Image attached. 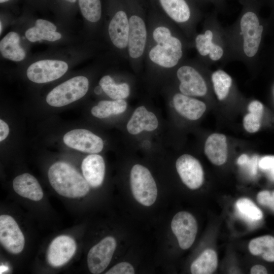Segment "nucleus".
<instances>
[{
	"label": "nucleus",
	"instance_id": "obj_7",
	"mask_svg": "<svg viewBox=\"0 0 274 274\" xmlns=\"http://www.w3.org/2000/svg\"><path fill=\"white\" fill-rule=\"evenodd\" d=\"M116 247L115 239L109 236L103 238L90 249L87 255V265L92 273H100L107 267Z\"/></svg>",
	"mask_w": 274,
	"mask_h": 274
},
{
	"label": "nucleus",
	"instance_id": "obj_38",
	"mask_svg": "<svg viewBox=\"0 0 274 274\" xmlns=\"http://www.w3.org/2000/svg\"><path fill=\"white\" fill-rule=\"evenodd\" d=\"M250 273L252 274H266L267 273V271L265 267L258 264L253 266L251 268Z\"/></svg>",
	"mask_w": 274,
	"mask_h": 274
},
{
	"label": "nucleus",
	"instance_id": "obj_35",
	"mask_svg": "<svg viewBox=\"0 0 274 274\" xmlns=\"http://www.w3.org/2000/svg\"><path fill=\"white\" fill-rule=\"evenodd\" d=\"M106 274H133L134 269L128 262H123L118 263L110 269Z\"/></svg>",
	"mask_w": 274,
	"mask_h": 274
},
{
	"label": "nucleus",
	"instance_id": "obj_11",
	"mask_svg": "<svg viewBox=\"0 0 274 274\" xmlns=\"http://www.w3.org/2000/svg\"><path fill=\"white\" fill-rule=\"evenodd\" d=\"M241 28L244 37V51L248 57L257 52L261 40L263 26L259 24L256 15L251 12L245 13L241 20Z\"/></svg>",
	"mask_w": 274,
	"mask_h": 274
},
{
	"label": "nucleus",
	"instance_id": "obj_31",
	"mask_svg": "<svg viewBox=\"0 0 274 274\" xmlns=\"http://www.w3.org/2000/svg\"><path fill=\"white\" fill-rule=\"evenodd\" d=\"M215 92L218 99L224 100L228 95L232 84L231 77L222 70H218L212 75Z\"/></svg>",
	"mask_w": 274,
	"mask_h": 274
},
{
	"label": "nucleus",
	"instance_id": "obj_40",
	"mask_svg": "<svg viewBox=\"0 0 274 274\" xmlns=\"http://www.w3.org/2000/svg\"><path fill=\"white\" fill-rule=\"evenodd\" d=\"M101 90H102V88H101L100 86V87L97 86L94 89V92L96 94H99L101 92Z\"/></svg>",
	"mask_w": 274,
	"mask_h": 274
},
{
	"label": "nucleus",
	"instance_id": "obj_33",
	"mask_svg": "<svg viewBox=\"0 0 274 274\" xmlns=\"http://www.w3.org/2000/svg\"><path fill=\"white\" fill-rule=\"evenodd\" d=\"M259 166L264 170L268 177L274 181V156H266L259 161Z\"/></svg>",
	"mask_w": 274,
	"mask_h": 274
},
{
	"label": "nucleus",
	"instance_id": "obj_12",
	"mask_svg": "<svg viewBox=\"0 0 274 274\" xmlns=\"http://www.w3.org/2000/svg\"><path fill=\"white\" fill-rule=\"evenodd\" d=\"M76 244L71 237L62 235L55 238L47 252V260L52 267H60L66 264L76 251Z\"/></svg>",
	"mask_w": 274,
	"mask_h": 274
},
{
	"label": "nucleus",
	"instance_id": "obj_8",
	"mask_svg": "<svg viewBox=\"0 0 274 274\" xmlns=\"http://www.w3.org/2000/svg\"><path fill=\"white\" fill-rule=\"evenodd\" d=\"M63 141L68 147L90 154H96L104 148L102 140L88 130L76 129L66 132Z\"/></svg>",
	"mask_w": 274,
	"mask_h": 274
},
{
	"label": "nucleus",
	"instance_id": "obj_29",
	"mask_svg": "<svg viewBox=\"0 0 274 274\" xmlns=\"http://www.w3.org/2000/svg\"><path fill=\"white\" fill-rule=\"evenodd\" d=\"M235 207L238 216L248 223L254 224L263 217L260 209L249 198H242L238 199Z\"/></svg>",
	"mask_w": 274,
	"mask_h": 274
},
{
	"label": "nucleus",
	"instance_id": "obj_6",
	"mask_svg": "<svg viewBox=\"0 0 274 274\" xmlns=\"http://www.w3.org/2000/svg\"><path fill=\"white\" fill-rule=\"evenodd\" d=\"M0 242L9 252L17 254L21 252L25 245V238L15 219L10 215L0 216Z\"/></svg>",
	"mask_w": 274,
	"mask_h": 274
},
{
	"label": "nucleus",
	"instance_id": "obj_30",
	"mask_svg": "<svg viewBox=\"0 0 274 274\" xmlns=\"http://www.w3.org/2000/svg\"><path fill=\"white\" fill-rule=\"evenodd\" d=\"M99 84L105 93L114 100L124 99L130 93L129 86L127 83L116 84L109 75L102 77Z\"/></svg>",
	"mask_w": 274,
	"mask_h": 274
},
{
	"label": "nucleus",
	"instance_id": "obj_43",
	"mask_svg": "<svg viewBox=\"0 0 274 274\" xmlns=\"http://www.w3.org/2000/svg\"><path fill=\"white\" fill-rule=\"evenodd\" d=\"M10 0H0V3H5V2H8Z\"/></svg>",
	"mask_w": 274,
	"mask_h": 274
},
{
	"label": "nucleus",
	"instance_id": "obj_25",
	"mask_svg": "<svg viewBox=\"0 0 274 274\" xmlns=\"http://www.w3.org/2000/svg\"><path fill=\"white\" fill-rule=\"evenodd\" d=\"M212 32L207 30L204 34L196 37V47L200 54L202 56L209 54L211 59L216 61L222 57L223 51L221 47L212 43Z\"/></svg>",
	"mask_w": 274,
	"mask_h": 274
},
{
	"label": "nucleus",
	"instance_id": "obj_4",
	"mask_svg": "<svg viewBox=\"0 0 274 274\" xmlns=\"http://www.w3.org/2000/svg\"><path fill=\"white\" fill-rule=\"evenodd\" d=\"M68 65L63 61L41 60L32 63L26 75L31 81L36 83L49 82L62 77L67 71Z\"/></svg>",
	"mask_w": 274,
	"mask_h": 274
},
{
	"label": "nucleus",
	"instance_id": "obj_10",
	"mask_svg": "<svg viewBox=\"0 0 274 274\" xmlns=\"http://www.w3.org/2000/svg\"><path fill=\"white\" fill-rule=\"evenodd\" d=\"M177 171L183 183L189 188L195 190L203 184L204 174L200 162L191 155L180 156L176 162Z\"/></svg>",
	"mask_w": 274,
	"mask_h": 274
},
{
	"label": "nucleus",
	"instance_id": "obj_37",
	"mask_svg": "<svg viewBox=\"0 0 274 274\" xmlns=\"http://www.w3.org/2000/svg\"><path fill=\"white\" fill-rule=\"evenodd\" d=\"M9 128L8 124L3 120H0V141L4 140L8 135Z\"/></svg>",
	"mask_w": 274,
	"mask_h": 274
},
{
	"label": "nucleus",
	"instance_id": "obj_16",
	"mask_svg": "<svg viewBox=\"0 0 274 274\" xmlns=\"http://www.w3.org/2000/svg\"><path fill=\"white\" fill-rule=\"evenodd\" d=\"M173 102L176 111L190 120L199 119L206 110V105L203 102L182 93H176Z\"/></svg>",
	"mask_w": 274,
	"mask_h": 274
},
{
	"label": "nucleus",
	"instance_id": "obj_39",
	"mask_svg": "<svg viewBox=\"0 0 274 274\" xmlns=\"http://www.w3.org/2000/svg\"><path fill=\"white\" fill-rule=\"evenodd\" d=\"M249 160V158L248 156L246 154H243L238 158L237 163L241 165H245L248 162Z\"/></svg>",
	"mask_w": 274,
	"mask_h": 274
},
{
	"label": "nucleus",
	"instance_id": "obj_24",
	"mask_svg": "<svg viewBox=\"0 0 274 274\" xmlns=\"http://www.w3.org/2000/svg\"><path fill=\"white\" fill-rule=\"evenodd\" d=\"M218 258L216 252L212 249L204 250L191 264V272L193 274H211L216 269Z\"/></svg>",
	"mask_w": 274,
	"mask_h": 274
},
{
	"label": "nucleus",
	"instance_id": "obj_32",
	"mask_svg": "<svg viewBox=\"0 0 274 274\" xmlns=\"http://www.w3.org/2000/svg\"><path fill=\"white\" fill-rule=\"evenodd\" d=\"M79 5L83 16L91 22L98 21L101 14L100 0H79Z\"/></svg>",
	"mask_w": 274,
	"mask_h": 274
},
{
	"label": "nucleus",
	"instance_id": "obj_2",
	"mask_svg": "<svg viewBox=\"0 0 274 274\" xmlns=\"http://www.w3.org/2000/svg\"><path fill=\"white\" fill-rule=\"evenodd\" d=\"M130 184L132 193L137 201L143 206H152L157 196L155 181L149 170L141 164H135L131 169Z\"/></svg>",
	"mask_w": 274,
	"mask_h": 274
},
{
	"label": "nucleus",
	"instance_id": "obj_13",
	"mask_svg": "<svg viewBox=\"0 0 274 274\" xmlns=\"http://www.w3.org/2000/svg\"><path fill=\"white\" fill-rule=\"evenodd\" d=\"M180 81L179 89L181 93L188 96H202L207 92L205 81L200 74L191 66L185 65L177 71Z\"/></svg>",
	"mask_w": 274,
	"mask_h": 274
},
{
	"label": "nucleus",
	"instance_id": "obj_15",
	"mask_svg": "<svg viewBox=\"0 0 274 274\" xmlns=\"http://www.w3.org/2000/svg\"><path fill=\"white\" fill-rule=\"evenodd\" d=\"M158 126L156 115L148 111L144 106L134 110L126 125L127 131L131 134L136 135L143 131H153Z\"/></svg>",
	"mask_w": 274,
	"mask_h": 274
},
{
	"label": "nucleus",
	"instance_id": "obj_18",
	"mask_svg": "<svg viewBox=\"0 0 274 274\" xmlns=\"http://www.w3.org/2000/svg\"><path fill=\"white\" fill-rule=\"evenodd\" d=\"M129 23L125 12L118 11L111 19L108 28L110 39L114 45L124 49L128 45Z\"/></svg>",
	"mask_w": 274,
	"mask_h": 274
},
{
	"label": "nucleus",
	"instance_id": "obj_44",
	"mask_svg": "<svg viewBox=\"0 0 274 274\" xmlns=\"http://www.w3.org/2000/svg\"><path fill=\"white\" fill-rule=\"evenodd\" d=\"M0 32L1 33H2V22L1 21V23H0Z\"/></svg>",
	"mask_w": 274,
	"mask_h": 274
},
{
	"label": "nucleus",
	"instance_id": "obj_20",
	"mask_svg": "<svg viewBox=\"0 0 274 274\" xmlns=\"http://www.w3.org/2000/svg\"><path fill=\"white\" fill-rule=\"evenodd\" d=\"M14 191L20 196L34 201L43 197V190L35 177L28 173L16 177L13 180Z\"/></svg>",
	"mask_w": 274,
	"mask_h": 274
},
{
	"label": "nucleus",
	"instance_id": "obj_26",
	"mask_svg": "<svg viewBox=\"0 0 274 274\" xmlns=\"http://www.w3.org/2000/svg\"><path fill=\"white\" fill-rule=\"evenodd\" d=\"M166 13L177 22H184L190 18L189 8L185 0H159Z\"/></svg>",
	"mask_w": 274,
	"mask_h": 274
},
{
	"label": "nucleus",
	"instance_id": "obj_34",
	"mask_svg": "<svg viewBox=\"0 0 274 274\" xmlns=\"http://www.w3.org/2000/svg\"><path fill=\"white\" fill-rule=\"evenodd\" d=\"M257 199L260 204L267 206L274 211V191L272 192L267 190L260 191L257 194Z\"/></svg>",
	"mask_w": 274,
	"mask_h": 274
},
{
	"label": "nucleus",
	"instance_id": "obj_5",
	"mask_svg": "<svg viewBox=\"0 0 274 274\" xmlns=\"http://www.w3.org/2000/svg\"><path fill=\"white\" fill-rule=\"evenodd\" d=\"M182 55V44L177 38L171 36L157 44L149 52V58L155 63L164 67L175 66Z\"/></svg>",
	"mask_w": 274,
	"mask_h": 274
},
{
	"label": "nucleus",
	"instance_id": "obj_3",
	"mask_svg": "<svg viewBox=\"0 0 274 274\" xmlns=\"http://www.w3.org/2000/svg\"><path fill=\"white\" fill-rule=\"evenodd\" d=\"M88 87L89 81L86 77H73L53 88L47 95L46 101L52 107L64 106L83 97Z\"/></svg>",
	"mask_w": 274,
	"mask_h": 274
},
{
	"label": "nucleus",
	"instance_id": "obj_21",
	"mask_svg": "<svg viewBox=\"0 0 274 274\" xmlns=\"http://www.w3.org/2000/svg\"><path fill=\"white\" fill-rule=\"evenodd\" d=\"M56 30V27L53 23L39 19L36 20L34 26L26 30L25 36L31 42L42 40L54 42L61 38V35Z\"/></svg>",
	"mask_w": 274,
	"mask_h": 274
},
{
	"label": "nucleus",
	"instance_id": "obj_19",
	"mask_svg": "<svg viewBox=\"0 0 274 274\" xmlns=\"http://www.w3.org/2000/svg\"><path fill=\"white\" fill-rule=\"evenodd\" d=\"M204 151L206 155L213 164L216 165L224 164L228 156L226 136L222 133L211 134L206 141Z\"/></svg>",
	"mask_w": 274,
	"mask_h": 274
},
{
	"label": "nucleus",
	"instance_id": "obj_17",
	"mask_svg": "<svg viewBox=\"0 0 274 274\" xmlns=\"http://www.w3.org/2000/svg\"><path fill=\"white\" fill-rule=\"evenodd\" d=\"M81 168L84 178L93 188L100 186L103 182L105 173V161L101 156L91 154L83 160Z\"/></svg>",
	"mask_w": 274,
	"mask_h": 274
},
{
	"label": "nucleus",
	"instance_id": "obj_23",
	"mask_svg": "<svg viewBox=\"0 0 274 274\" xmlns=\"http://www.w3.org/2000/svg\"><path fill=\"white\" fill-rule=\"evenodd\" d=\"M249 249L253 255L261 256L264 260L274 262V237L264 235L252 239Z\"/></svg>",
	"mask_w": 274,
	"mask_h": 274
},
{
	"label": "nucleus",
	"instance_id": "obj_27",
	"mask_svg": "<svg viewBox=\"0 0 274 274\" xmlns=\"http://www.w3.org/2000/svg\"><path fill=\"white\" fill-rule=\"evenodd\" d=\"M127 107V104L124 99L101 100L91 109V112L94 117L102 119L112 115L122 114L126 111Z\"/></svg>",
	"mask_w": 274,
	"mask_h": 274
},
{
	"label": "nucleus",
	"instance_id": "obj_1",
	"mask_svg": "<svg viewBox=\"0 0 274 274\" xmlns=\"http://www.w3.org/2000/svg\"><path fill=\"white\" fill-rule=\"evenodd\" d=\"M49 182L56 192L68 198L85 196L89 191V185L72 165L62 161L56 162L48 172Z\"/></svg>",
	"mask_w": 274,
	"mask_h": 274
},
{
	"label": "nucleus",
	"instance_id": "obj_41",
	"mask_svg": "<svg viewBox=\"0 0 274 274\" xmlns=\"http://www.w3.org/2000/svg\"><path fill=\"white\" fill-rule=\"evenodd\" d=\"M1 266L2 267H1V273H2V272H4V271H6V269H7V268H7L6 266Z\"/></svg>",
	"mask_w": 274,
	"mask_h": 274
},
{
	"label": "nucleus",
	"instance_id": "obj_9",
	"mask_svg": "<svg viewBox=\"0 0 274 274\" xmlns=\"http://www.w3.org/2000/svg\"><path fill=\"white\" fill-rule=\"evenodd\" d=\"M171 228L181 249L186 250L192 246L197 232V222L193 215L185 211L178 212L173 218Z\"/></svg>",
	"mask_w": 274,
	"mask_h": 274
},
{
	"label": "nucleus",
	"instance_id": "obj_14",
	"mask_svg": "<svg viewBox=\"0 0 274 274\" xmlns=\"http://www.w3.org/2000/svg\"><path fill=\"white\" fill-rule=\"evenodd\" d=\"M128 53L132 58L142 55L146 46L147 30L144 20L137 15L131 16L129 19Z\"/></svg>",
	"mask_w": 274,
	"mask_h": 274
},
{
	"label": "nucleus",
	"instance_id": "obj_22",
	"mask_svg": "<svg viewBox=\"0 0 274 274\" xmlns=\"http://www.w3.org/2000/svg\"><path fill=\"white\" fill-rule=\"evenodd\" d=\"M0 51L4 58L15 61L23 60L26 55L24 50L20 46L19 35L14 31L9 32L1 40Z\"/></svg>",
	"mask_w": 274,
	"mask_h": 274
},
{
	"label": "nucleus",
	"instance_id": "obj_42",
	"mask_svg": "<svg viewBox=\"0 0 274 274\" xmlns=\"http://www.w3.org/2000/svg\"><path fill=\"white\" fill-rule=\"evenodd\" d=\"M65 1L70 3H75L76 2L77 0H65Z\"/></svg>",
	"mask_w": 274,
	"mask_h": 274
},
{
	"label": "nucleus",
	"instance_id": "obj_28",
	"mask_svg": "<svg viewBox=\"0 0 274 274\" xmlns=\"http://www.w3.org/2000/svg\"><path fill=\"white\" fill-rule=\"evenodd\" d=\"M263 110L262 104L258 100H253L249 104L248 107L249 113L243 119V126L247 131L255 133L259 130Z\"/></svg>",
	"mask_w": 274,
	"mask_h": 274
},
{
	"label": "nucleus",
	"instance_id": "obj_36",
	"mask_svg": "<svg viewBox=\"0 0 274 274\" xmlns=\"http://www.w3.org/2000/svg\"><path fill=\"white\" fill-rule=\"evenodd\" d=\"M171 36L169 29L164 26L156 27L153 33V39L157 44L165 41Z\"/></svg>",
	"mask_w": 274,
	"mask_h": 274
}]
</instances>
